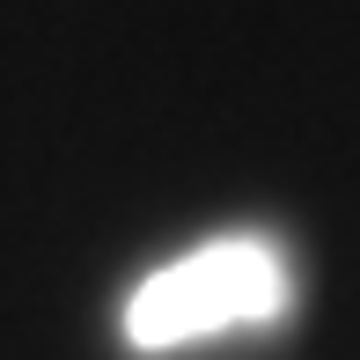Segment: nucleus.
Instances as JSON below:
<instances>
[{
    "label": "nucleus",
    "instance_id": "nucleus-1",
    "mask_svg": "<svg viewBox=\"0 0 360 360\" xmlns=\"http://www.w3.org/2000/svg\"><path fill=\"white\" fill-rule=\"evenodd\" d=\"M280 302H287L280 257L257 236H228V243H206V250L162 265L155 280L125 302V338L147 346V353H162V346H184V338L228 331V323H257Z\"/></svg>",
    "mask_w": 360,
    "mask_h": 360
}]
</instances>
